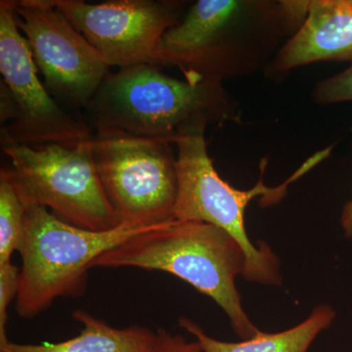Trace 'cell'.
<instances>
[{"mask_svg": "<svg viewBox=\"0 0 352 352\" xmlns=\"http://www.w3.org/2000/svg\"><path fill=\"white\" fill-rule=\"evenodd\" d=\"M309 0H198L164 34L157 67L191 82H221L263 71L302 27Z\"/></svg>", "mask_w": 352, "mask_h": 352, "instance_id": "cell-1", "label": "cell"}, {"mask_svg": "<svg viewBox=\"0 0 352 352\" xmlns=\"http://www.w3.org/2000/svg\"><path fill=\"white\" fill-rule=\"evenodd\" d=\"M97 131L164 139L205 132L208 126L242 122L240 104L221 82L177 80L155 65L110 74L87 106Z\"/></svg>", "mask_w": 352, "mask_h": 352, "instance_id": "cell-2", "label": "cell"}, {"mask_svg": "<svg viewBox=\"0 0 352 352\" xmlns=\"http://www.w3.org/2000/svg\"><path fill=\"white\" fill-rule=\"evenodd\" d=\"M245 263L239 243L223 229L175 220L129 238L95 259L91 268L134 267L175 275L212 298L245 340L261 331L245 314L236 288V277L244 272Z\"/></svg>", "mask_w": 352, "mask_h": 352, "instance_id": "cell-3", "label": "cell"}, {"mask_svg": "<svg viewBox=\"0 0 352 352\" xmlns=\"http://www.w3.org/2000/svg\"><path fill=\"white\" fill-rule=\"evenodd\" d=\"M177 147L178 193L175 219L200 221L223 229L239 243L245 252L242 276L249 282L281 286L279 258L263 241L254 245L245 227L248 205L261 197V207L276 205L287 195L288 187L325 160L317 152L279 186L267 187L263 175L267 161L263 160L258 183L250 190L234 188L220 177L208 156L205 132L180 136L175 141Z\"/></svg>", "mask_w": 352, "mask_h": 352, "instance_id": "cell-4", "label": "cell"}, {"mask_svg": "<svg viewBox=\"0 0 352 352\" xmlns=\"http://www.w3.org/2000/svg\"><path fill=\"white\" fill-rule=\"evenodd\" d=\"M157 227L120 226L97 232L73 226L41 206H28L24 242L19 251L22 267L16 312L21 318L32 319L57 298L85 295L88 271L95 259L129 238Z\"/></svg>", "mask_w": 352, "mask_h": 352, "instance_id": "cell-5", "label": "cell"}, {"mask_svg": "<svg viewBox=\"0 0 352 352\" xmlns=\"http://www.w3.org/2000/svg\"><path fill=\"white\" fill-rule=\"evenodd\" d=\"M90 148L122 226L153 228L175 221L178 173L173 143L122 131H97Z\"/></svg>", "mask_w": 352, "mask_h": 352, "instance_id": "cell-6", "label": "cell"}, {"mask_svg": "<svg viewBox=\"0 0 352 352\" xmlns=\"http://www.w3.org/2000/svg\"><path fill=\"white\" fill-rule=\"evenodd\" d=\"M25 205L50 208L60 219L87 230L122 226L102 185L90 140L75 147L2 145Z\"/></svg>", "mask_w": 352, "mask_h": 352, "instance_id": "cell-7", "label": "cell"}, {"mask_svg": "<svg viewBox=\"0 0 352 352\" xmlns=\"http://www.w3.org/2000/svg\"><path fill=\"white\" fill-rule=\"evenodd\" d=\"M17 3L0 1L1 145L83 144L92 138L87 127L65 112L39 80L31 48L16 22Z\"/></svg>", "mask_w": 352, "mask_h": 352, "instance_id": "cell-8", "label": "cell"}, {"mask_svg": "<svg viewBox=\"0 0 352 352\" xmlns=\"http://www.w3.org/2000/svg\"><path fill=\"white\" fill-rule=\"evenodd\" d=\"M63 14L110 67L155 65L166 31L186 12L180 0H48Z\"/></svg>", "mask_w": 352, "mask_h": 352, "instance_id": "cell-9", "label": "cell"}, {"mask_svg": "<svg viewBox=\"0 0 352 352\" xmlns=\"http://www.w3.org/2000/svg\"><path fill=\"white\" fill-rule=\"evenodd\" d=\"M16 22L48 92L88 106L111 74L98 51L48 0L18 1Z\"/></svg>", "mask_w": 352, "mask_h": 352, "instance_id": "cell-10", "label": "cell"}, {"mask_svg": "<svg viewBox=\"0 0 352 352\" xmlns=\"http://www.w3.org/2000/svg\"><path fill=\"white\" fill-rule=\"evenodd\" d=\"M317 62L352 66V0H310L307 18L265 71L279 78Z\"/></svg>", "mask_w": 352, "mask_h": 352, "instance_id": "cell-11", "label": "cell"}, {"mask_svg": "<svg viewBox=\"0 0 352 352\" xmlns=\"http://www.w3.org/2000/svg\"><path fill=\"white\" fill-rule=\"evenodd\" d=\"M73 317L82 329L72 339L39 344H17L8 339L0 342V352H150L156 338V332L150 329L112 327L82 309L75 310Z\"/></svg>", "mask_w": 352, "mask_h": 352, "instance_id": "cell-12", "label": "cell"}, {"mask_svg": "<svg viewBox=\"0 0 352 352\" xmlns=\"http://www.w3.org/2000/svg\"><path fill=\"white\" fill-rule=\"evenodd\" d=\"M336 318L330 305L315 307L307 320L283 332H261L252 339L240 342H222L210 337L203 329L187 317H180L178 323L193 335L203 352H307L314 340L327 329Z\"/></svg>", "mask_w": 352, "mask_h": 352, "instance_id": "cell-13", "label": "cell"}, {"mask_svg": "<svg viewBox=\"0 0 352 352\" xmlns=\"http://www.w3.org/2000/svg\"><path fill=\"white\" fill-rule=\"evenodd\" d=\"M27 205L10 170L0 171V264L11 263L24 242Z\"/></svg>", "mask_w": 352, "mask_h": 352, "instance_id": "cell-14", "label": "cell"}, {"mask_svg": "<svg viewBox=\"0 0 352 352\" xmlns=\"http://www.w3.org/2000/svg\"><path fill=\"white\" fill-rule=\"evenodd\" d=\"M312 98L319 105L352 101V66L317 82Z\"/></svg>", "mask_w": 352, "mask_h": 352, "instance_id": "cell-15", "label": "cell"}, {"mask_svg": "<svg viewBox=\"0 0 352 352\" xmlns=\"http://www.w3.org/2000/svg\"><path fill=\"white\" fill-rule=\"evenodd\" d=\"M20 270L12 263L0 264V342L8 340L6 326L7 309L14 298H17Z\"/></svg>", "mask_w": 352, "mask_h": 352, "instance_id": "cell-16", "label": "cell"}, {"mask_svg": "<svg viewBox=\"0 0 352 352\" xmlns=\"http://www.w3.org/2000/svg\"><path fill=\"white\" fill-rule=\"evenodd\" d=\"M150 352H203L198 342H188L180 335H173L157 328L154 344Z\"/></svg>", "mask_w": 352, "mask_h": 352, "instance_id": "cell-17", "label": "cell"}, {"mask_svg": "<svg viewBox=\"0 0 352 352\" xmlns=\"http://www.w3.org/2000/svg\"><path fill=\"white\" fill-rule=\"evenodd\" d=\"M340 226L346 238H352V200L347 201L340 214Z\"/></svg>", "mask_w": 352, "mask_h": 352, "instance_id": "cell-18", "label": "cell"}]
</instances>
